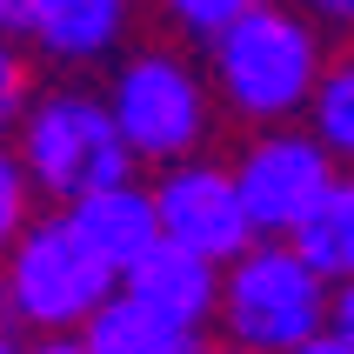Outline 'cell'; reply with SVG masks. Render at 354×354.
<instances>
[{"instance_id":"21","label":"cell","mask_w":354,"mask_h":354,"mask_svg":"<svg viewBox=\"0 0 354 354\" xmlns=\"http://www.w3.org/2000/svg\"><path fill=\"white\" fill-rule=\"evenodd\" d=\"M0 354H27V341H20L14 321H0Z\"/></svg>"},{"instance_id":"8","label":"cell","mask_w":354,"mask_h":354,"mask_svg":"<svg viewBox=\"0 0 354 354\" xmlns=\"http://www.w3.org/2000/svg\"><path fill=\"white\" fill-rule=\"evenodd\" d=\"M134 27V0H20L14 34H27L40 60L54 67H94L120 54Z\"/></svg>"},{"instance_id":"7","label":"cell","mask_w":354,"mask_h":354,"mask_svg":"<svg viewBox=\"0 0 354 354\" xmlns=\"http://www.w3.org/2000/svg\"><path fill=\"white\" fill-rule=\"evenodd\" d=\"M147 194H154V214H160V241H174V248H194L207 261H234L254 241L227 160L180 154L160 167V180H147Z\"/></svg>"},{"instance_id":"12","label":"cell","mask_w":354,"mask_h":354,"mask_svg":"<svg viewBox=\"0 0 354 354\" xmlns=\"http://www.w3.org/2000/svg\"><path fill=\"white\" fill-rule=\"evenodd\" d=\"M288 241L301 248V261H308L328 288L348 281L354 274V174H335V180H328V194L308 207V221H301Z\"/></svg>"},{"instance_id":"17","label":"cell","mask_w":354,"mask_h":354,"mask_svg":"<svg viewBox=\"0 0 354 354\" xmlns=\"http://www.w3.org/2000/svg\"><path fill=\"white\" fill-rule=\"evenodd\" d=\"M288 7H301L321 34H354V0H288Z\"/></svg>"},{"instance_id":"13","label":"cell","mask_w":354,"mask_h":354,"mask_svg":"<svg viewBox=\"0 0 354 354\" xmlns=\"http://www.w3.org/2000/svg\"><path fill=\"white\" fill-rule=\"evenodd\" d=\"M308 134H315L341 167H354V54L321 67L315 94H308Z\"/></svg>"},{"instance_id":"14","label":"cell","mask_w":354,"mask_h":354,"mask_svg":"<svg viewBox=\"0 0 354 354\" xmlns=\"http://www.w3.org/2000/svg\"><path fill=\"white\" fill-rule=\"evenodd\" d=\"M34 54L14 47V34H0V140H14L20 114H27V100H34Z\"/></svg>"},{"instance_id":"11","label":"cell","mask_w":354,"mask_h":354,"mask_svg":"<svg viewBox=\"0 0 354 354\" xmlns=\"http://www.w3.org/2000/svg\"><path fill=\"white\" fill-rule=\"evenodd\" d=\"M74 341H80V354H201L194 328H174V321L147 315V308L127 301L120 288L74 328Z\"/></svg>"},{"instance_id":"5","label":"cell","mask_w":354,"mask_h":354,"mask_svg":"<svg viewBox=\"0 0 354 354\" xmlns=\"http://www.w3.org/2000/svg\"><path fill=\"white\" fill-rule=\"evenodd\" d=\"M100 100H107L127 154L154 160V167H167L180 154H201V140L214 127L207 74L187 54H174V47H134V54H120Z\"/></svg>"},{"instance_id":"19","label":"cell","mask_w":354,"mask_h":354,"mask_svg":"<svg viewBox=\"0 0 354 354\" xmlns=\"http://www.w3.org/2000/svg\"><path fill=\"white\" fill-rule=\"evenodd\" d=\"M288 354H354V348H348V341H341V335H328V328H321V335L295 341V348H288Z\"/></svg>"},{"instance_id":"4","label":"cell","mask_w":354,"mask_h":354,"mask_svg":"<svg viewBox=\"0 0 354 354\" xmlns=\"http://www.w3.org/2000/svg\"><path fill=\"white\" fill-rule=\"evenodd\" d=\"M214 321L234 348L288 354L328 328V281L301 261L295 241H248L234 261H221Z\"/></svg>"},{"instance_id":"1","label":"cell","mask_w":354,"mask_h":354,"mask_svg":"<svg viewBox=\"0 0 354 354\" xmlns=\"http://www.w3.org/2000/svg\"><path fill=\"white\" fill-rule=\"evenodd\" d=\"M321 67H328V40L288 0H254L241 20H227L207 40L214 94L248 127H281V120L308 114V94H315Z\"/></svg>"},{"instance_id":"23","label":"cell","mask_w":354,"mask_h":354,"mask_svg":"<svg viewBox=\"0 0 354 354\" xmlns=\"http://www.w3.org/2000/svg\"><path fill=\"white\" fill-rule=\"evenodd\" d=\"M201 354H254V348H234V341H221V348H201Z\"/></svg>"},{"instance_id":"16","label":"cell","mask_w":354,"mask_h":354,"mask_svg":"<svg viewBox=\"0 0 354 354\" xmlns=\"http://www.w3.org/2000/svg\"><path fill=\"white\" fill-rule=\"evenodd\" d=\"M34 221V180H27V167H20V154L0 140V254L14 248V234Z\"/></svg>"},{"instance_id":"3","label":"cell","mask_w":354,"mask_h":354,"mask_svg":"<svg viewBox=\"0 0 354 354\" xmlns=\"http://www.w3.org/2000/svg\"><path fill=\"white\" fill-rule=\"evenodd\" d=\"M14 154L34 180V194H47L54 207L134 174V154H127L107 100L87 87H47L27 100V114L14 127Z\"/></svg>"},{"instance_id":"6","label":"cell","mask_w":354,"mask_h":354,"mask_svg":"<svg viewBox=\"0 0 354 354\" xmlns=\"http://www.w3.org/2000/svg\"><path fill=\"white\" fill-rule=\"evenodd\" d=\"M227 174H234V194L248 207V227L254 241H288L308 221L321 194H328V180L341 174V160L321 147L308 127H261L234 160H227Z\"/></svg>"},{"instance_id":"15","label":"cell","mask_w":354,"mask_h":354,"mask_svg":"<svg viewBox=\"0 0 354 354\" xmlns=\"http://www.w3.org/2000/svg\"><path fill=\"white\" fill-rule=\"evenodd\" d=\"M154 7L167 14V27H174V34H187V40H201V47H207V40H214L227 20H241L254 0H154Z\"/></svg>"},{"instance_id":"9","label":"cell","mask_w":354,"mask_h":354,"mask_svg":"<svg viewBox=\"0 0 354 354\" xmlns=\"http://www.w3.org/2000/svg\"><path fill=\"white\" fill-rule=\"evenodd\" d=\"M120 295L140 301L147 315L201 335L214 321V301H221V261L194 254V248H174V241H154L134 268H120Z\"/></svg>"},{"instance_id":"2","label":"cell","mask_w":354,"mask_h":354,"mask_svg":"<svg viewBox=\"0 0 354 354\" xmlns=\"http://www.w3.org/2000/svg\"><path fill=\"white\" fill-rule=\"evenodd\" d=\"M114 288L120 274L100 261L67 207L27 221L0 254V321H14L20 335H74Z\"/></svg>"},{"instance_id":"10","label":"cell","mask_w":354,"mask_h":354,"mask_svg":"<svg viewBox=\"0 0 354 354\" xmlns=\"http://www.w3.org/2000/svg\"><path fill=\"white\" fill-rule=\"evenodd\" d=\"M67 214H74V227L100 248V261L107 268H134L147 248L160 241V214H154V194L140 187L134 174L127 180H107V187H94V194L67 201Z\"/></svg>"},{"instance_id":"22","label":"cell","mask_w":354,"mask_h":354,"mask_svg":"<svg viewBox=\"0 0 354 354\" xmlns=\"http://www.w3.org/2000/svg\"><path fill=\"white\" fill-rule=\"evenodd\" d=\"M14 14H20V0H0V34H14Z\"/></svg>"},{"instance_id":"20","label":"cell","mask_w":354,"mask_h":354,"mask_svg":"<svg viewBox=\"0 0 354 354\" xmlns=\"http://www.w3.org/2000/svg\"><path fill=\"white\" fill-rule=\"evenodd\" d=\"M27 354H80V341H74V335H40Z\"/></svg>"},{"instance_id":"18","label":"cell","mask_w":354,"mask_h":354,"mask_svg":"<svg viewBox=\"0 0 354 354\" xmlns=\"http://www.w3.org/2000/svg\"><path fill=\"white\" fill-rule=\"evenodd\" d=\"M328 335H341V341L354 348V274L328 288Z\"/></svg>"}]
</instances>
